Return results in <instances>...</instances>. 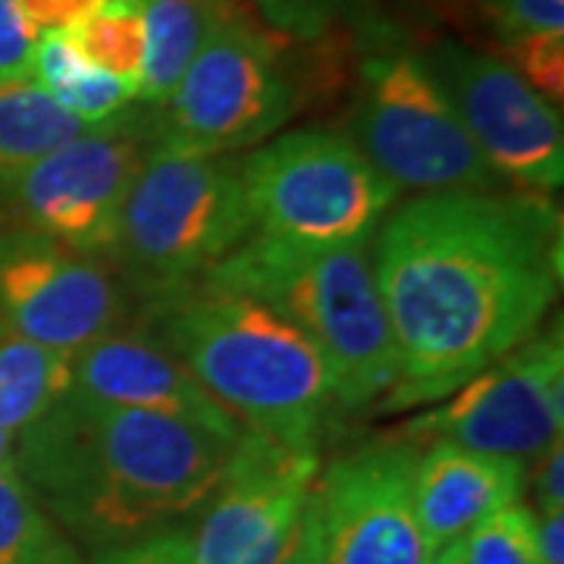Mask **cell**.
<instances>
[{
    "mask_svg": "<svg viewBox=\"0 0 564 564\" xmlns=\"http://www.w3.org/2000/svg\"><path fill=\"white\" fill-rule=\"evenodd\" d=\"M321 470L317 448H292L245 430L210 492L192 564H273L302 518Z\"/></svg>",
    "mask_w": 564,
    "mask_h": 564,
    "instance_id": "cell-12",
    "label": "cell"
},
{
    "mask_svg": "<svg viewBox=\"0 0 564 564\" xmlns=\"http://www.w3.org/2000/svg\"><path fill=\"white\" fill-rule=\"evenodd\" d=\"M107 0H20L25 20L32 22L35 32H54V29H69L88 13H95Z\"/></svg>",
    "mask_w": 564,
    "mask_h": 564,
    "instance_id": "cell-29",
    "label": "cell"
},
{
    "mask_svg": "<svg viewBox=\"0 0 564 564\" xmlns=\"http://www.w3.org/2000/svg\"><path fill=\"white\" fill-rule=\"evenodd\" d=\"M69 392L95 404L185 417L226 440H242L245 433L166 345L144 336L110 333L79 348L73 355Z\"/></svg>",
    "mask_w": 564,
    "mask_h": 564,
    "instance_id": "cell-15",
    "label": "cell"
},
{
    "mask_svg": "<svg viewBox=\"0 0 564 564\" xmlns=\"http://www.w3.org/2000/svg\"><path fill=\"white\" fill-rule=\"evenodd\" d=\"M351 141L399 192H496L502 182L411 51H380L364 61Z\"/></svg>",
    "mask_w": 564,
    "mask_h": 564,
    "instance_id": "cell-7",
    "label": "cell"
},
{
    "mask_svg": "<svg viewBox=\"0 0 564 564\" xmlns=\"http://www.w3.org/2000/svg\"><path fill=\"white\" fill-rule=\"evenodd\" d=\"M492 17L505 41L540 32L564 35V0H496Z\"/></svg>",
    "mask_w": 564,
    "mask_h": 564,
    "instance_id": "cell-26",
    "label": "cell"
},
{
    "mask_svg": "<svg viewBox=\"0 0 564 564\" xmlns=\"http://www.w3.org/2000/svg\"><path fill=\"white\" fill-rule=\"evenodd\" d=\"M39 32L25 20L20 0H0V82L32 79Z\"/></svg>",
    "mask_w": 564,
    "mask_h": 564,
    "instance_id": "cell-25",
    "label": "cell"
},
{
    "mask_svg": "<svg viewBox=\"0 0 564 564\" xmlns=\"http://www.w3.org/2000/svg\"><path fill=\"white\" fill-rule=\"evenodd\" d=\"M524 464L484 455L440 440L417 452L411 499L430 552L455 543L470 527L484 524L496 511L521 502Z\"/></svg>",
    "mask_w": 564,
    "mask_h": 564,
    "instance_id": "cell-16",
    "label": "cell"
},
{
    "mask_svg": "<svg viewBox=\"0 0 564 564\" xmlns=\"http://www.w3.org/2000/svg\"><path fill=\"white\" fill-rule=\"evenodd\" d=\"M273 564H323L321 549V505H317V486L304 502L302 518L292 530L289 543L282 545L280 558Z\"/></svg>",
    "mask_w": 564,
    "mask_h": 564,
    "instance_id": "cell-28",
    "label": "cell"
},
{
    "mask_svg": "<svg viewBox=\"0 0 564 564\" xmlns=\"http://www.w3.org/2000/svg\"><path fill=\"white\" fill-rule=\"evenodd\" d=\"M73 355L0 326V430L13 440L69 395Z\"/></svg>",
    "mask_w": 564,
    "mask_h": 564,
    "instance_id": "cell-20",
    "label": "cell"
},
{
    "mask_svg": "<svg viewBox=\"0 0 564 564\" xmlns=\"http://www.w3.org/2000/svg\"><path fill=\"white\" fill-rule=\"evenodd\" d=\"M373 273L399 355L395 404L440 402L530 339L562 285L540 195H421L377 229Z\"/></svg>",
    "mask_w": 564,
    "mask_h": 564,
    "instance_id": "cell-1",
    "label": "cell"
},
{
    "mask_svg": "<svg viewBox=\"0 0 564 564\" xmlns=\"http://www.w3.org/2000/svg\"><path fill=\"white\" fill-rule=\"evenodd\" d=\"M0 564H79L17 464L0 470Z\"/></svg>",
    "mask_w": 564,
    "mask_h": 564,
    "instance_id": "cell-21",
    "label": "cell"
},
{
    "mask_svg": "<svg viewBox=\"0 0 564 564\" xmlns=\"http://www.w3.org/2000/svg\"><path fill=\"white\" fill-rule=\"evenodd\" d=\"M88 129V122L66 113L32 79L0 82V198H7L41 158Z\"/></svg>",
    "mask_w": 564,
    "mask_h": 564,
    "instance_id": "cell-18",
    "label": "cell"
},
{
    "mask_svg": "<svg viewBox=\"0 0 564 564\" xmlns=\"http://www.w3.org/2000/svg\"><path fill=\"white\" fill-rule=\"evenodd\" d=\"M540 564H564V514H536Z\"/></svg>",
    "mask_w": 564,
    "mask_h": 564,
    "instance_id": "cell-31",
    "label": "cell"
},
{
    "mask_svg": "<svg viewBox=\"0 0 564 564\" xmlns=\"http://www.w3.org/2000/svg\"><path fill=\"white\" fill-rule=\"evenodd\" d=\"M414 464L411 445H370L323 474V564H433L411 499Z\"/></svg>",
    "mask_w": 564,
    "mask_h": 564,
    "instance_id": "cell-14",
    "label": "cell"
},
{
    "mask_svg": "<svg viewBox=\"0 0 564 564\" xmlns=\"http://www.w3.org/2000/svg\"><path fill=\"white\" fill-rule=\"evenodd\" d=\"M411 430L511 462L540 458L564 430L562 326L489 364Z\"/></svg>",
    "mask_w": 564,
    "mask_h": 564,
    "instance_id": "cell-11",
    "label": "cell"
},
{
    "mask_svg": "<svg viewBox=\"0 0 564 564\" xmlns=\"http://www.w3.org/2000/svg\"><path fill=\"white\" fill-rule=\"evenodd\" d=\"M151 144L139 122L120 113L41 158L7 202L32 232L91 258L117 254L122 207Z\"/></svg>",
    "mask_w": 564,
    "mask_h": 564,
    "instance_id": "cell-10",
    "label": "cell"
},
{
    "mask_svg": "<svg viewBox=\"0 0 564 564\" xmlns=\"http://www.w3.org/2000/svg\"><path fill=\"white\" fill-rule=\"evenodd\" d=\"M445 564H540L536 511L514 502L436 552Z\"/></svg>",
    "mask_w": 564,
    "mask_h": 564,
    "instance_id": "cell-23",
    "label": "cell"
},
{
    "mask_svg": "<svg viewBox=\"0 0 564 564\" xmlns=\"http://www.w3.org/2000/svg\"><path fill=\"white\" fill-rule=\"evenodd\" d=\"M17 462V452H13V436L7 430H0V470L3 467H13Z\"/></svg>",
    "mask_w": 564,
    "mask_h": 564,
    "instance_id": "cell-32",
    "label": "cell"
},
{
    "mask_svg": "<svg viewBox=\"0 0 564 564\" xmlns=\"http://www.w3.org/2000/svg\"><path fill=\"white\" fill-rule=\"evenodd\" d=\"M236 443L185 417L69 392L20 433L13 464L69 530L110 549L210 499Z\"/></svg>",
    "mask_w": 564,
    "mask_h": 564,
    "instance_id": "cell-2",
    "label": "cell"
},
{
    "mask_svg": "<svg viewBox=\"0 0 564 564\" xmlns=\"http://www.w3.org/2000/svg\"><path fill=\"white\" fill-rule=\"evenodd\" d=\"M202 282L251 295L295 323L321 351L345 408L395 389L399 355L367 245L302 248L254 236L214 263Z\"/></svg>",
    "mask_w": 564,
    "mask_h": 564,
    "instance_id": "cell-4",
    "label": "cell"
},
{
    "mask_svg": "<svg viewBox=\"0 0 564 564\" xmlns=\"http://www.w3.org/2000/svg\"><path fill=\"white\" fill-rule=\"evenodd\" d=\"M32 82L47 91L66 113L79 117L88 126L120 117L122 107L139 98L132 82L117 79L85 61L79 47L66 35V29L41 32L32 57Z\"/></svg>",
    "mask_w": 564,
    "mask_h": 564,
    "instance_id": "cell-19",
    "label": "cell"
},
{
    "mask_svg": "<svg viewBox=\"0 0 564 564\" xmlns=\"http://www.w3.org/2000/svg\"><path fill=\"white\" fill-rule=\"evenodd\" d=\"M433 564H445L443 558H440V555H433Z\"/></svg>",
    "mask_w": 564,
    "mask_h": 564,
    "instance_id": "cell-33",
    "label": "cell"
},
{
    "mask_svg": "<svg viewBox=\"0 0 564 564\" xmlns=\"http://www.w3.org/2000/svg\"><path fill=\"white\" fill-rule=\"evenodd\" d=\"M251 229L302 248L370 245L399 202L364 151L339 132L302 129L239 163Z\"/></svg>",
    "mask_w": 564,
    "mask_h": 564,
    "instance_id": "cell-5",
    "label": "cell"
},
{
    "mask_svg": "<svg viewBox=\"0 0 564 564\" xmlns=\"http://www.w3.org/2000/svg\"><path fill=\"white\" fill-rule=\"evenodd\" d=\"M267 3H273V10H276V7H280V0H267Z\"/></svg>",
    "mask_w": 564,
    "mask_h": 564,
    "instance_id": "cell-34",
    "label": "cell"
},
{
    "mask_svg": "<svg viewBox=\"0 0 564 564\" xmlns=\"http://www.w3.org/2000/svg\"><path fill=\"white\" fill-rule=\"evenodd\" d=\"M161 336L242 430L292 448H317L336 392L321 351L280 311L202 282L170 292Z\"/></svg>",
    "mask_w": 564,
    "mask_h": 564,
    "instance_id": "cell-3",
    "label": "cell"
},
{
    "mask_svg": "<svg viewBox=\"0 0 564 564\" xmlns=\"http://www.w3.org/2000/svg\"><path fill=\"white\" fill-rule=\"evenodd\" d=\"M536 508L540 514H562L564 511V445L552 443L540 455L536 470Z\"/></svg>",
    "mask_w": 564,
    "mask_h": 564,
    "instance_id": "cell-30",
    "label": "cell"
},
{
    "mask_svg": "<svg viewBox=\"0 0 564 564\" xmlns=\"http://www.w3.org/2000/svg\"><path fill=\"white\" fill-rule=\"evenodd\" d=\"M251 236L239 166L154 141L120 220L117 254L163 292L204 276Z\"/></svg>",
    "mask_w": 564,
    "mask_h": 564,
    "instance_id": "cell-6",
    "label": "cell"
},
{
    "mask_svg": "<svg viewBox=\"0 0 564 564\" xmlns=\"http://www.w3.org/2000/svg\"><path fill=\"white\" fill-rule=\"evenodd\" d=\"M95 564H192V543L188 533H148L104 549Z\"/></svg>",
    "mask_w": 564,
    "mask_h": 564,
    "instance_id": "cell-27",
    "label": "cell"
},
{
    "mask_svg": "<svg viewBox=\"0 0 564 564\" xmlns=\"http://www.w3.org/2000/svg\"><path fill=\"white\" fill-rule=\"evenodd\" d=\"M91 66L139 88L144 66V17L139 0H107L95 13L66 29Z\"/></svg>",
    "mask_w": 564,
    "mask_h": 564,
    "instance_id": "cell-22",
    "label": "cell"
},
{
    "mask_svg": "<svg viewBox=\"0 0 564 564\" xmlns=\"http://www.w3.org/2000/svg\"><path fill=\"white\" fill-rule=\"evenodd\" d=\"M423 63L499 180L536 195L562 185L564 129L558 107L505 61L458 41H440Z\"/></svg>",
    "mask_w": 564,
    "mask_h": 564,
    "instance_id": "cell-9",
    "label": "cell"
},
{
    "mask_svg": "<svg viewBox=\"0 0 564 564\" xmlns=\"http://www.w3.org/2000/svg\"><path fill=\"white\" fill-rule=\"evenodd\" d=\"M144 17V66L139 98L166 104L182 73L220 25L242 17L239 0H139Z\"/></svg>",
    "mask_w": 564,
    "mask_h": 564,
    "instance_id": "cell-17",
    "label": "cell"
},
{
    "mask_svg": "<svg viewBox=\"0 0 564 564\" xmlns=\"http://www.w3.org/2000/svg\"><path fill=\"white\" fill-rule=\"evenodd\" d=\"M295 110L276 44L248 17L220 25L182 73L158 139L223 158L273 135Z\"/></svg>",
    "mask_w": 564,
    "mask_h": 564,
    "instance_id": "cell-8",
    "label": "cell"
},
{
    "mask_svg": "<svg viewBox=\"0 0 564 564\" xmlns=\"http://www.w3.org/2000/svg\"><path fill=\"white\" fill-rule=\"evenodd\" d=\"M508 66L521 79L536 88L545 101L562 104L564 98V35L540 32V35H521L505 41Z\"/></svg>",
    "mask_w": 564,
    "mask_h": 564,
    "instance_id": "cell-24",
    "label": "cell"
},
{
    "mask_svg": "<svg viewBox=\"0 0 564 564\" xmlns=\"http://www.w3.org/2000/svg\"><path fill=\"white\" fill-rule=\"evenodd\" d=\"M0 317L22 339L76 355L117 333L122 295L91 254L29 229L0 239Z\"/></svg>",
    "mask_w": 564,
    "mask_h": 564,
    "instance_id": "cell-13",
    "label": "cell"
}]
</instances>
